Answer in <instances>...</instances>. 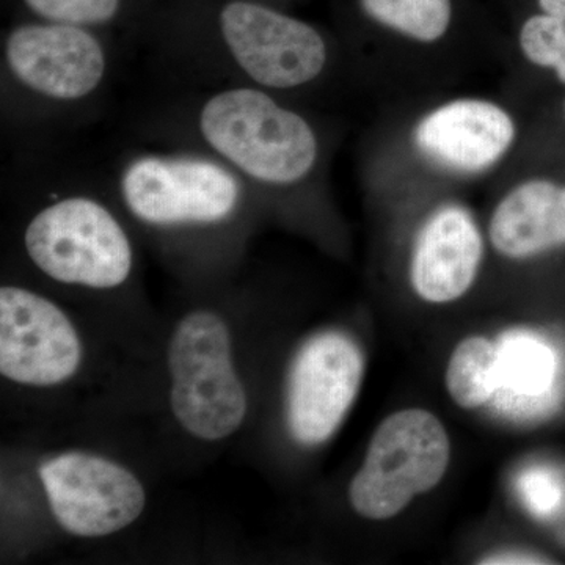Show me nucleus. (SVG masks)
<instances>
[{
	"label": "nucleus",
	"instance_id": "obj_8",
	"mask_svg": "<svg viewBox=\"0 0 565 565\" xmlns=\"http://www.w3.org/2000/svg\"><path fill=\"white\" fill-rule=\"evenodd\" d=\"M39 473L52 515L76 537L118 533L131 526L147 505L143 484L131 470L92 452L51 457Z\"/></svg>",
	"mask_w": 565,
	"mask_h": 565
},
{
	"label": "nucleus",
	"instance_id": "obj_17",
	"mask_svg": "<svg viewBox=\"0 0 565 565\" xmlns=\"http://www.w3.org/2000/svg\"><path fill=\"white\" fill-rule=\"evenodd\" d=\"M530 494L539 511H550L559 501V489L544 475H535L530 484Z\"/></svg>",
	"mask_w": 565,
	"mask_h": 565
},
{
	"label": "nucleus",
	"instance_id": "obj_14",
	"mask_svg": "<svg viewBox=\"0 0 565 565\" xmlns=\"http://www.w3.org/2000/svg\"><path fill=\"white\" fill-rule=\"evenodd\" d=\"M20 17L111 33L139 25L147 0H11Z\"/></svg>",
	"mask_w": 565,
	"mask_h": 565
},
{
	"label": "nucleus",
	"instance_id": "obj_12",
	"mask_svg": "<svg viewBox=\"0 0 565 565\" xmlns=\"http://www.w3.org/2000/svg\"><path fill=\"white\" fill-rule=\"evenodd\" d=\"M484 258V236L460 204L437 207L423 223L411 255V285L427 303L456 302L470 291Z\"/></svg>",
	"mask_w": 565,
	"mask_h": 565
},
{
	"label": "nucleus",
	"instance_id": "obj_7",
	"mask_svg": "<svg viewBox=\"0 0 565 565\" xmlns=\"http://www.w3.org/2000/svg\"><path fill=\"white\" fill-rule=\"evenodd\" d=\"M451 444L444 423L424 408L386 416L375 429L360 470L349 486V503L367 520H390L445 478Z\"/></svg>",
	"mask_w": 565,
	"mask_h": 565
},
{
	"label": "nucleus",
	"instance_id": "obj_5",
	"mask_svg": "<svg viewBox=\"0 0 565 565\" xmlns=\"http://www.w3.org/2000/svg\"><path fill=\"white\" fill-rule=\"evenodd\" d=\"M22 247L44 277L90 291L120 288L136 264L131 236L111 204L82 189L50 193L25 223Z\"/></svg>",
	"mask_w": 565,
	"mask_h": 565
},
{
	"label": "nucleus",
	"instance_id": "obj_2",
	"mask_svg": "<svg viewBox=\"0 0 565 565\" xmlns=\"http://www.w3.org/2000/svg\"><path fill=\"white\" fill-rule=\"evenodd\" d=\"M154 131L169 143L210 152L255 195L294 191L313 178L322 158L311 121L280 95L250 85H210L174 104Z\"/></svg>",
	"mask_w": 565,
	"mask_h": 565
},
{
	"label": "nucleus",
	"instance_id": "obj_10",
	"mask_svg": "<svg viewBox=\"0 0 565 565\" xmlns=\"http://www.w3.org/2000/svg\"><path fill=\"white\" fill-rule=\"evenodd\" d=\"M364 359L351 337L315 334L297 352L288 385V426L305 446L326 444L340 429L362 386Z\"/></svg>",
	"mask_w": 565,
	"mask_h": 565
},
{
	"label": "nucleus",
	"instance_id": "obj_4",
	"mask_svg": "<svg viewBox=\"0 0 565 565\" xmlns=\"http://www.w3.org/2000/svg\"><path fill=\"white\" fill-rule=\"evenodd\" d=\"M109 182L134 222L161 233L210 232L232 225L255 195L226 163L184 145L128 152Z\"/></svg>",
	"mask_w": 565,
	"mask_h": 565
},
{
	"label": "nucleus",
	"instance_id": "obj_15",
	"mask_svg": "<svg viewBox=\"0 0 565 565\" xmlns=\"http://www.w3.org/2000/svg\"><path fill=\"white\" fill-rule=\"evenodd\" d=\"M497 345L484 337L460 341L446 366V390L456 405L465 411L484 405L497 390Z\"/></svg>",
	"mask_w": 565,
	"mask_h": 565
},
{
	"label": "nucleus",
	"instance_id": "obj_3",
	"mask_svg": "<svg viewBox=\"0 0 565 565\" xmlns=\"http://www.w3.org/2000/svg\"><path fill=\"white\" fill-rule=\"evenodd\" d=\"M109 41L95 29L18 18L0 41L3 109L32 122L92 106L109 84Z\"/></svg>",
	"mask_w": 565,
	"mask_h": 565
},
{
	"label": "nucleus",
	"instance_id": "obj_1",
	"mask_svg": "<svg viewBox=\"0 0 565 565\" xmlns=\"http://www.w3.org/2000/svg\"><path fill=\"white\" fill-rule=\"evenodd\" d=\"M137 29L167 62L210 85L281 96L313 85L332 61L318 28L264 0H147Z\"/></svg>",
	"mask_w": 565,
	"mask_h": 565
},
{
	"label": "nucleus",
	"instance_id": "obj_9",
	"mask_svg": "<svg viewBox=\"0 0 565 565\" xmlns=\"http://www.w3.org/2000/svg\"><path fill=\"white\" fill-rule=\"evenodd\" d=\"M84 345L68 315L47 297L0 288V373L14 384L47 388L79 371Z\"/></svg>",
	"mask_w": 565,
	"mask_h": 565
},
{
	"label": "nucleus",
	"instance_id": "obj_11",
	"mask_svg": "<svg viewBox=\"0 0 565 565\" xmlns=\"http://www.w3.org/2000/svg\"><path fill=\"white\" fill-rule=\"evenodd\" d=\"M514 118L500 104L459 98L427 111L415 126L416 150L445 172L473 177L492 169L511 151Z\"/></svg>",
	"mask_w": 565,
	"mask_h": 565
},
{
	"label": "nucleus",
	"instance_id": "obj_16",
	"mask_svg": "<svg viewBox=\"0 0 565 565\" xmlns=\"http://www.w3.org/2000/svg\"><path fill=\"white\" fill-rule=\"evenodd\" d=\"M364 17L418 43L444 39L451 25V0H359Z\"/></svg>",
	"mask_w": 565,
	"mask_h": 565
},
{
	"label": "nucleus",
	"instance_id": "obj_21",
	"mask_svg": "<svg viewBox=\"0 0 565 565\" xmlns=\"http://www.w3.org/2000/svg\"><path fill=\"white\" fill-rule=\"evenodd\" d=\"M564 107H565V104H564Z\"/></svg>",
	"mask_w": 565,
	"mask_h": 565
},
{
	"label": "nucleus",
	"instance_id": "obj_6",
	"mask_svg": "<svg viewBox=\"0 0 565 565\" xmlns=\"http://www.w3.org/2000/svg\"><path fill=\"white\" fill-rule=\"evenodd\" d=\"M170 408L178 424L203 441L241 429L247 392L233 360L232 330L221 315L200 308L174 327L167 351Z\"/></svg>",
	"mask_w": 565,
	"mask_h": 565
},
{
	"label": "nucleus",
	"instance_id": "obj_13",
	"mask_svg": "<svg viewBox=\"0 0 565 565\" xmlns=\"http://www.w3.org/2000/svg\"><path fill=\"white\" fill-rule=\"evenodd\" d=\"M494 250L509 259H530L565 245V185L527 180L494 206L489 222Z\"/></svg>",
	"mask_w": 565,
	"mask_h": 565
},
{
	"label": "nucleus",
	"instance_id": "obj_19",
	"mask_svg": "<svg viewBox=\"0 0 565 565\" xmlns=\"http://www.w3.org/2000/svg\"><path fill=\"white\" fill-rule=\"evenodd\" d=\"M542 13L552 14L565 21V0H539Z\"/></svg>",
	"mask_w": 565,
	"mask_h": 565
},
{
	"label": "nucleus",
	"instance_id": "obj_18",
	"mask_svg": "<svg viewBox=\"0 0 565 565\" xmlns=\"http://www.w3.org/2000/svg\"><path fill=\"white\" fill-rule=\"evenodd\" d=\"M481 564H550V561L544 556L534 555L527 552H501L494 555L486 556Z\"/></svg>",
	"mask_w": 565,
	"mask_h": 565
},
{
	"label": "nucleus",
	"instance_id": "obj_20",
	"mask_svg": "<svg viewBox=\"0 0 565 565\" xmlns=\"http://www.w3.org/2000/svg\"><path fill=\"white\" fill-rule=\"evenodd\" d=\"M264 2H269V0H264ZM270 3V2H269Z\"/></svg>",
	"mask_w": 565,
	"mask_h": 565
}]
</instances>
